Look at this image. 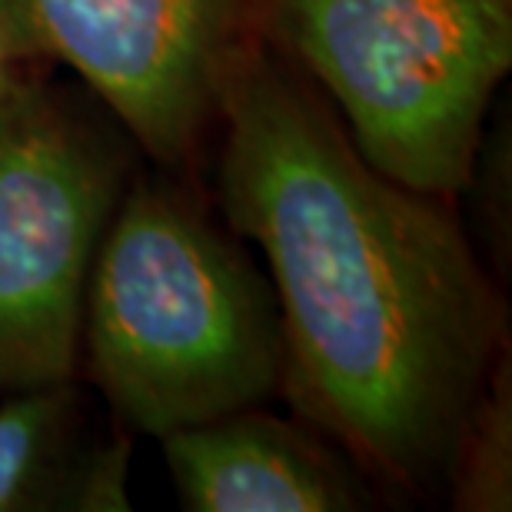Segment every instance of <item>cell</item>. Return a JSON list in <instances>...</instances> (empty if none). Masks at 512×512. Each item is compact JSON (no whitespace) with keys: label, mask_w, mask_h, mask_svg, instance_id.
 Wrapping results in <instances>:
<instances>
[{"label":"cell","mask_w":512,"mask_h":512,"mask_svg":"<svg viewBox=\"0 0 512 512\" xmlns=\"http://www.w3.org/2000/svg\"><path fill=\"white\" fill-rule=\"evenodd\" d=\"M220 127L223 213L260 247L280 313V393L360 473L409 493L446 483L506 340L503 300L453 210L373 170L260 37Z\"/></svg>","instance_id":"1"},{"label":"cell","mask_w":512,"mask_h":512,"mask_svg":"<svg viewBox=\"0 0 512 512\" xmlns=\"http://www.w3.org/2000/svg\"><path fill=\"white\" fill-rule=\"evenodd\" d=\"M80 350L114 413L153 439L280 393L270 280L167 187L120 197L90 266Z\"/></svg>","instance_id":"2"},{"label":"cell","mask_w":512,"mask_h":512,"mask_svg":"<svg viewBox=\"0 0 512 512\" xmlns=\"http://www.w3.org/2000/svg\"><path fill=\"white\" fill-rule=\"evenodd\" d=\"M256 37L383 177L443 200L473 187L512 70V0H256Z\"/></svg>","instance_id":"3"},{"label":"cell","mask_w":512,"mask_h":512,"mask_svg":"<svg viewBox=\"0 0 512 512\" xmlns=\"http://www.w3.org/2000/svg\"><path fill=\"white\" fill-rule=\"evenodd\" d=\"M124 197L104 133L40 84L0 107V396L74 380L90 266Z\"/></svg>","instance_id":"4"},{"label":"cell","mask_w":512,"mask_h":512,"mask_svg":"<svg viewBox=\"0 0 512 512\" xmlns=\"http://www.w3.org/2000/svg\"><path fill=\"white\" fill-rule=\"evenodd\" d=\"M47 60L67 64L147 157L200 150L256 44V0H17Z\"/></svg>","instance_id":"5"},{"label":"cell","mask_w":512,"mask_h":512,"mask_svg":"<svg viewBox=\"0 0 512 512\" xmlns=\"http://www.w3.org/2000/svg\"><path fill=\"white\" fill-rule=\"evenodd\" d=\"M170 483L190 512H353L370 486L350 456L260 406L160 436Z\"/></svg>","instance_id":"6"},{"label":"cell","mask_w":512,"mask_h":512,"mask_svg":"<svg viewBox=\"0 0 512 512\" xmlns=\"http://www.w3.org/2000/svg\"><path fill=\"white\" fill-rule=\"evenodd\" d=\"M74 380L0 399V512H77L90 456Z\"/></svg>","instance_id":"7"},{"label":"cell","mask_w":512,"mask_h":512,"mask_svg":"<svg viewBox=\"0 0 512 512\" xmlns=\"http://www.w3.org/2000/svg\"><path fill=\"white\" fill-rule=\"evenodd\" d=\"M446 483L459 512L512 509V370L506 356H499L456 439Z\"/></svg>","instance_id":"8"},{"label":"cell","mask_w":512,"mask_h":512,"mask_svg":"<svg viewBox=\"0 0 512 512\" xmlns=\"http://www.w3.org/2000/svg\"><path fill=\"white\" fill-rule=\"evenodd\" d=\"M130 509V443L104 436L90 446L80 479L77 512H124Z\"/></svg>","instance_id":"9"},{"label":"cell","mask_w":512,"mask_h":512,"mask_svg":"<svg viewBox=\"0 0 512 512\" xmlns=\"http://www.w3.org/2000/svg\"><path fill=\"white\" fill-rule=\"evenodd\" d=\"M47 64L34 30L17 0H0V107L20 90L37 84V70Z\"/></svg>","instance_id":"10"}]
</instances>
